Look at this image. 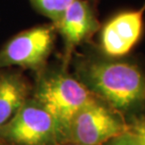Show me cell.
<instances>
[{"instance_id": "cell-7", "label": "cell", "mask_w": 145, "mask_h": 145, "mask_svg": "<svg viewBox=\"0 0 145 145\" xmlns=\"http://www.w3.org/2000/svg\"><path fill=\"white\" fill-rule=\"evenodd\" d=\"M145 3L137 10L114 14L99 29L98 45L101 54L110 58L129 56L142 39L144 32Z\"/></svg>"}, {"instance_id": "cell-10", "label": "cell", "mask_w": 145, "mask_h": 145, "mask_svg": "<svg viewBox=\"0 0 145 145\" xmlns=\"http://www.w3.org/2000/svg\"><path fill=\"white\" fill-rule=\"evenodd\" d=\"M128 130L133 134L140 145H145V113L128 122Z\"/></svg>"}, {"instance_id": "cell-13", "label": "cell", "mask_w": 145, "mask_h": 145, "mask_svg": "<svg viewBox=\"0 0 145 145\" xmlns=\"http://www.w3.org/2000/svg\"><path fill=\"white\" fill-rule=\"evenodd\" d=\"M0 145H10V144H7L5 142H2V141H0Z\"/></svg>"}, {"instance_id": "cell-6", "label": "cell", "mask_w": 145, "mask_h": 145, "mask_svg": "<svg viewBox=\"0 0 145 145\" xmlns=\"http://www.w3.org/2000/svg\"><path fill=\"white\" fill-rule=\"evenodd\" d=\"M52 24L63 42L60 65L67 70L77 49L92 44V40L101 26L95 0H74Z\"/></svg>"}, {"instance_id": "cell-12", "label": "cell", "mask_w": 145, "mask_h": 145, "mask_svg": "<svg viewBox=\"0 0 145 145\" xmlns=\"http://www.w3.org/2000/svg\"><path fill=\"white\" fill-rule=\"evenodd\" d=\"M60 145H82V144H79V143H75V142H66Z\"/></svg>"}, {"instance_id": "cell-9", "label": "cell", "mask_w": 145, "mask_h": 145, "mask_svg": "<svg viewBox=\"0 0 145 145\" xmlns=\"http://www.w3.org/2000/svg\"><path fill=\"white\" fill-rule=\"evenodd\" d=\"M32 7L39 14L47 17L51 23H55L66 9L74 0H29Z\"/></svg>"}, {"instance_id": "cell-3", "label": "cell", "mask_w": 145, "mask_h": 145, "mask_svg": "<svg viewBox=\"0 0 145 145\" xmlns=\"http://www.w3.org/2000/svg\"><path fill=\"white\" fill-rule=\"evenodd\" d=\"M56 31L52 23L21 31L0 48V70L18 67L39 75L48 66Z\"/></svg>"}, {"instance_id": "cell-4", "label": "cell", "mask_w": 145, "mask_h": 145, "mask_svg": "<svg viewBox=\"0 0 145 145\" xmlns=\"http://www.w3.org/2000/svg\"><path fill=\"white\" fill-rule=\"evenodd\" d=\"M127 130L125 117L95 96L73 117L69 125V142L103 145Z\"/></svg>"}, {"instance_id": "cell-11", "label": "cell", "mask_w": 145, "mask_h": 145, "mask_svg": "<svg viewBox=\"0 0 145 145\" xmlns=\"http://www.w3.org/2000/svg\"><path fill=\"white\" fill-rule=\"evenodd\" d=\"M103 145H140L137 138L127 130L124 133L114 137Z\"/></svg>"}, {"instance_id": "cell-1", "label": "cell", "mask_w": 145, "mask_h": 145, "mask_svg": "<svg viewBox=\"0 0 145 145\" xmlns=\"http://www.w3.org/2000/svg\"><path fill=\"white\" fill-rule=\"evenodd\" d=\"M74 75L130 122L145 113V66L136 58H110L95 46L73 55ZM70 63V64H71Z\"/></svg>"}, {"instance_id": "cell-5", "label": "cell", "mask_w": 145, "mask_h": 145, "mask_svg": "<svg viewBox=\"0 0 145 145\" xmlns=\"http://www.w3.org/2000/svg\"><path fill=\"white\" fill-rule=\"evenodd\" d=\"M0 141L10 145H60L54 119L32 95L0 127Z\"/></svg>"}, {"instance_id": "cell-8", "label": "cell", "mask_w": 145, "mask_h": 145, "mask_svg": "<svg viewBox=\"0 0 145 145\" xmlns=\"http://www.w3.org/2000/svg\"><path fill=\"white\" fill-rule=\"evenodd\" d=\"M33 86L22 71L0 70V127L16 114L31 97Z\"/></svg>"}, {"instance_id": "cell-2", "label": "cell", "mask_w": 145, "mask_h": 145, "mask_svg": "<svg viewBox=\"0 0 145 145\" xmlns=\"http://www.w3.org/2000/svg\"><path fill=\"white\" fill-rule=\"evenodd\" d=\"M32 97L51 114L60 144L69 142V125L76 113L95 95L69 70L59 65L46 67L37 75Z\"/></svg>"}]
</instances>
